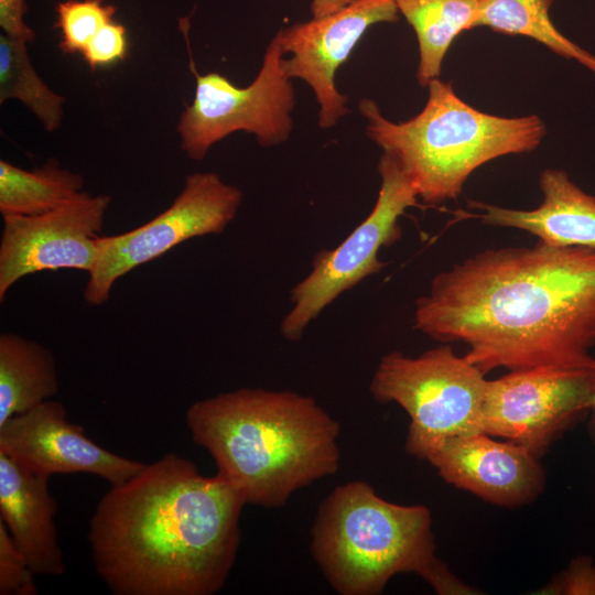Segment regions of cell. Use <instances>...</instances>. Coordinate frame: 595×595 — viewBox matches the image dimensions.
Masks as SVG:
<instances>
[{"mask_svg":"<svg viewBox=\"0 0 595 595\" xmlns=\"http://www.w3.org/2000/svg\"><path fill=\"white\" fill-rule=\"evenodd\" d=\"M413 328L463 343L485 375L536 367L588 368L595 346V250L504 247L433 277Z\"/></svg>","mask_w":595,"mask_h":595,"instance_id":"obj_1","label":"cell"},{"mask_svg":"<svg viewBox=\"0 0 595 595\" xmlns=\"http://www.w3.org/2000/svg\"><path fill=\"white\" fill-rule=\"evenodd\" d=\"M245 506L217 474L167 453L101 497L89 521L94 567L115 595H212L240 542Z\"/></svg>","mask_w":595,"mask_h":595,"instance_id":"obj_2","label":"cell"},{"mask_svg":"<svg viewBox=\"0 0 595 595\" xmlns=\"http://www.w3.org/2000/svg\"><path fill=\"white\" fill-rule=\"evenodd\" d=\"M186 424L245 505L280 507L339 467V424L310 396L240 388L194 402Z\"/></svg>","mask_w":595,"mask_h":595,"instance_id":"obj_3","label":"cell"},{"mask_svg":"<svg viewBox=\"0 0 595 595\" xmlns=\"http://www.w3.org/2000/svg\"><path fill=\"white\" fill-rule=\"evenodd\" d=\"M311 550L342 595L380 594L400 573L418 574L441 595L477 594L437 559L425 506L390 502L361 480L336 487L321 502Z\"/></svg>","mask_w":595,"mask_h":595,"instance_id":"obj_4","label":"cell"},{"mask_svg":"<svg viewBox=\"0 0 595 595\" xmlns=\"http://www.w3.org/2000/svg\"><path fill=\"white\" fill-rule=\"evenodd\" d=\"M428 88L424 108L402 122L387 119L372 99L358 104L367 136L396 159L424 203L456 199L476 169L500 156L531 152L547 133L536 115L506 118L483 112L440 78Z\"/></svg>","mask_w":595,"mask_h":595,"instance_id":"obj_5","label":"cell"},{"mask_svg":"<svg viewBox=\"0 0 595 595\" xmlns=\"http://www.w3.org/2000/svg\"><path fill=\"white\" fill-rule=\"evenodd\" d=\"M487 379L445 343L418 357L392 350L372 376L374 399L394 402L409 415L405 451L420 459L446 440L482 432Z\"/></svg>","mask_w":595,"mask_h":595,"instance_id":"obj_6","label":"cell"},{"mask_svg":"<svg viewBox=\"0 0 595 595\" xmlns=\"http://www.w3.org/2000/svg\"><path fill=\"white\" fill-rule=\"evenodd\" d=\"M283 57L277 32L258 75L242 88L217 72L199 74L191 58L194 98L176 127L181 148L190 159L203 160L215 143L237 131L255 134L264 148L289 140L295 96L283 69Z\"/></svg>","mask_w":595,"mask_h":595,"instance_id":"obj_7","label":"cell"},{"mask_svg":"<svg viewBox=\"0 0 595 595\" xmlns=\"http://www.w3.org/2000/svg\"><path fill=\"white\" fill-rule=\"evenodd\" d=\"M381 185L369 215L335 248L318 251L305 278L290 291L289 312L280 323L281 335L299 342L307 326L344 292L386 266L378 258L382 247L401 238L399 217L418 206V195L408 176L389 153L378 164Z\"/></svg>","mask_w":595,"mask_h":595,"instance_id":"obj_8","label":"cell"},{"mask_svg":"<svg viewBox=\"0 0 595 595\" xmlns=\"http://www.w3.org/2000/svg\"><path fill=\"white\" fill-rule=\"evenodd\" d=\"M242 191L215 172L186 176L184 187L161 214L132 230L101 236V250L89 273L84 299L91 306L106 303L115 282L134 268L148 263L182 242L221 234L235 219Z\"/></svg>","mask_w":595,"mask_h":595,"instance_id":"obj_9","label":"cell"},{"mask_svg":"<svg viewBox=\"0 0 595 595\" xmlns=\"http://www.w3.org/2000/svg\"><path fill=\"white\" fill-rule=\"evenodd\" d=\"M589 368L536 367L487 380L482 432L541 458L589 408Z\"/></svg>","mask_w":595,"mask_h":595,"instance_id":"obj_10","label":"cell"},{"mask_svg":"<svg viewBox=\"0 0 595 595\" xmlns=\"http://www.w3.org/2000/svg\"><path fill=\"white\" fill-rule=\"evenodd\" d=\"M111 197L86 192L34 216L3 217L0 239V301L21 278L42 271L95 269Z\"/></svg>","mask_w":595,"mask_h":595,"instance_id":"obj_11","label":"cell"},{"mask_svg":"<svg viewBox=\"0 0 595 595\" xmlns=\"http://www.w3.org/2000/svg\"><path fill=\"white\" fill-rule=\"evenodd\" d=\"M394 0H357L323 18L296 22L278 31L285 75L304 80L320 106L318 126L334 127L349 110L335 85L337 68L349 57L365 32L377 23H396Z\"/></svg>","mask_w":595,"mask_h":595,"instance_id":"obj_12","label":"cell"},{"mask_svg":"<svg viewBox=\"0 0 595 595\" xmlns=\"http://www.w3.org/2000/svg\"><path fill=\"white\" fill-rule=\"evenodd\" d=\"M0 453L43 478L87 473L118 485L144 464L117 455L85 435L67 419L65 407L46 400L0 425Z\"/></svg>","mask_w":595,"mask_h":595,"instance_id":"obj_13","label":"cell"},{"mask_svg":"<svg viewBox=\"0 0 595 595\" xmlns=\"http://www.w3.org/2000/svg\"><path fill=\"white\" fill-rule=\"evenodd\" d=\"M426 461L457 488L504 507L532 502L545 485L539 458L511 441L477 432L446 440Z\"/></svg>","mask_w":595,"mask_h":595,"instance_id":"obj_14","label":"cell"},{"mask_svg":"<svg viewBox=\"0 0 595 595\" xmlns=\"http://www.w3.org/2000/svg\"><path fill=\"white\" fill-rule=\"evenodd\" d=\"M543 201L533 209H512L470 201V215L488 226L516 228L555 248L595 250V196L578 187L563 170L547 169L539 180Z\"/></svg>","mask_w":595,"mask_h":595,"instance_id":"obj_15","label":"cell"},{"mask_svg":"<svg viewBox=\"0 0 595 595\" xmlns=\"http://www.w3.org/2000/svg\"><path fill=\"white\" fill-rule=\"evenodd\" d=\"M56 510L48 479L0 453V519L35 575L61 576L66 570L54 522Z\"/></svg>","mask_w":595,"mask_h":595,"instance_id":"obj_16","label":"cell"},{"mask_svg":"<svg viewBox=\"0 0 595 595\" xmlns=\"http://www.w3.org/2000/svg\"><path fill=\"white\" fill-rule=\"evenodd\" d=\"M53 353L13 333L0 335V425L50 400L58 391Z\"/></svg>","mask_w":595,"mask_h":595,"instance_id":"obj_17","label":"cell"},{"mask_svg":"<svg viewBox=\"0 0 595 595\" xmlns=\"http://www.w3.org/2000/svg\"><path fill=\"white\" fill-rule=\"evenodd\" d=\"M419 44L416 78L422 87L441 75L454 40L474 26L480 0H394Z\"/></svg>","mask_w":595,"mask_h":595,"instance_id":"obj_18","label":"cell"},{"mask_svg":"<svg viewBox=\"0 0 595 595\" xmlns=\"http://www.w3.org/2000/svg\"><path fill=\"white\" fill-rule=\"evenodd\" d=\"M84 184L80 174L54 159L32 171L0 160V213L2 217L47 213L76 197Z\"/></svg>","mask_w":595,"mask_h":595,"instance_id":"obj_19","label":"cell"},{"mask_svg":"<svg viewBox=\"0 0 595 595\" xmlns=\"http://www.w3.org/2000/svg\"><path fill=\"white\" fill-rule=\"evenodd\" d=\"M554 0H480L474 26L508 35H523L555 54L574 60L595 75V55L564 36L550 18Z\"/></svg>","mask_w":595,"mask_h":595,"instance_id":"obj_20","label":"cell"},{"mask_svg":"<svg viewBox=\"0 0 595 595\" xmlns=\"http://www.w3.org/2000/svg\"><path fill=\"white\" fill-rule=\"evenodd\" d=\"M26 42L4 33L0 35V104L9 99L22 102L53 132L64 116V97L52 90L36 73L28 54Z\"/></svg>","mask_w":595,"mask_h":595,"instance_id":"obj_21","label":"cell"},{"mask_svg":"<svg viewBox=\"0 0 595 595\" xmlns=\"http://www.w3.org/2000/svg\"><path fill=\"white\" fill-rule=\"evenodd\" d=\"M106 0H66L56 6L54 26L61 31L60 50L82 54L104 25L113 20L116 7Z\"/></svg>","mask_w":595,"mask_h":595,"instance_id":"obj_22","label":"cell"},{"mask_svg":"<svg viewBox=\"0 0 595 595\" xmlns=\"http://www.w3.org/2000/svg\"><path fill=\"white\" fill-rule=\"evenodd\" d=\"M35 574L0 519V595H36Z\"/></svg>","mask_w":595,"mask_h":595,"instance_id":"obj_23","label":"cell"},{"mask_svg":"<svg viewBox=\"0 0 595 595\" xmlns=\"http://www.w3.org/2000/svg\"><path fill=\"white\" fill-rule=\"evenodd\" d=\"M128 47L126 28L112 20L101 28L80 55L89 68L96 71L122 61Z\"/></svg>","mask_w":595,"mask_h":595,"instance_id":"obj_24","label":"cell"},{"mask_svg":"<svg viewBox=\"0 0 595 595\" xmlns=\"http://www.w3.org/2000/svg\"><path fill=\"white\" fill-rule=\"evenodd\" d=\"M538 594L595 595V562L587 555L573 558Z\"/></svg>","mask_w":595,"mask_h":595,"instance_id":"obj_25","label":"cell"},{"mask_svg":"<svg viewBox=\"0 0 595 595\" xmlns=\"http://www.w3.org/2000/svg\"><path fill=\"white\" fill-rule=\"evenodd\" d=\"M26 3L24 0H0V26L6 35L33 42L34 31L24 22Z\"/></svg>","mask_w":595,"mask_h":595,"instance_id":"obj_26","label":"cell"},{"mask_svg":"<svg viewBox=\"0 0 595 595\" xmlns=\"http://www.w3.org/2000/svg\"><path fill=\"white\" fill-rule=\"evenodd\" d=\"M357 0H312L311 12L313 18L318 19L331 15Z\"/></svg>","mask_w":595,"mask_h":595,"instance_id":"obj_27","label":"cell"},{"mask_svg":"<svg viewBox=\"0 0 595 595\" xmlns=\"http://www.w3.org/2000/svg\"><path fill=\"white\" fill-rule=\"evenodd\" d=\"M589 380H591V394H589V408H588V420H587V432L592 443L595 446V357L589 368Z\"/></svg>","mask_w":595,"mask_h":595,"instance_id":"obj_28","label":"cell"}]
</instances>
